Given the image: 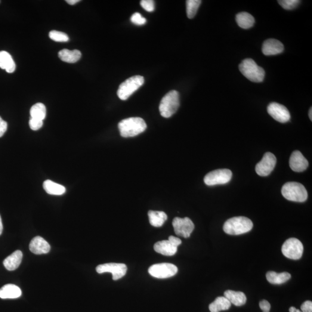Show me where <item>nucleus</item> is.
<instances>
[{"mask_svg": "<svg viewBox=\"0 0 312 312\" xmlns=\"http://www.w3.org/2000/svg\"><path fill=\"white\" fill-rule=\"evenodd\" d=\"M2 230H3V225H2L1 216H0V236H1V234L2 233Z\"/></svg>", "mask_w": 312, "mask_h": 312, "instance_id": "ea45409f", "label": "nucleus"}, {"mask_svg": "<svg viewBox=\"0 0 312 312\" xmlns=\"http://www.w3.org/2000/svg\"><path fill=\"white\" fill-rule=\"evenodd\" d=\"M82 54L78 50L70 51L64 49L58 52V57L64 62L75 63L81 58Z\"/></svg>", "mask_w": 312, "mask_h": 312, "instance_id": "4be33fe9", "label": "nucleus"}, {"mask_svg": "<svg viewBox=\"0 0 312 312\" xmlns=\"http://www.w3.org/2000/svg\"><path fill=\"white\" fill-rule=\"evenodd\" d=\"M202 2L200 0H187L186 1V12L188 18H193L196 16Z\"/></svg>", "mask_w": 312, "mask_h": 312, "instance_id": "c85d7f7f", "label": "nucleus"}, {"mask_svg": "<svg viewBox=\"0 0 312 312\" xmlns=\"http://www.w3.org/2000/svg\"><path fill=\"white\" fill-rule=\"evenodd\" d=\"M151 276L158 279H166L175 275L178 268L170 263H161L153 265L148 270Z\"/></svg>", "mask_w": 312, "mask_h": 312, "instance_id": "9d476101", "label": "nucleus"}, {"mask_svg": "<svg viewBox=\"0 0 312 312\" xmlns=\"http://www.w3.org/2000/svg\"><path fill=\"white\" fill-rule=\"evenodd\" d=\"M312 108H311V109L310 110V112H309V117H310V118L311 121L312 120Z\"/></svg>", "mask_w": 312, "mask_h": 312, "instance_id": "a19ab883", "label": "nucleus"}, {"mask_svg": "<svg viewBox=\"0 0 312 312\" xmlns=\"http://www.w3.org/2000/svg\"><path fill=\"white\" fill-rule=\"evenodd\" d=\"M29 126L31 129L34 131L38 130L43 126V120L35 118H30Z\"/></svg>", "mask_w": 312, "mask_h": 312, "instance_id": "72a5a7b5", "label": "nucleus"}, {"mask_svg": "<svg viewBox=\"0 0 312 312\" xmlns=\"http://www.w3.org/2000/svg\"><path fill=\"white\" fill-rule=\"evenodd\" d=\"M253 227V222L243 216L228 219L223 225V230L227 234L239 236L249 232Z\"/></svg>", "mask_w": 312, "mask_h": 312, "instance_id": "f03ea898", "label": "nucleus"}, {"mask_svg": "<svg viewBox=\"0 0 312 312\" xmlns=\"http://www.w3.org/2000/svg\"><path fill=\"white\" fill-rule=\"evenodd\" d=\"M120 135L124 138L134 137L146 130L147 125L141 117H129L119 123Z\"/></svg>", "mask_w": 312, "mask_h": 312, "instance_id": "f257e3e1", "label": "nucleus"}, {"mask_svg": "<svg viewBox=\"0 0 312 312\" xmlns=\"http://www.w3.org/2000/svg\"><path fill=\"white\" fill-rule=\"evenodd\" d=\"M284 46L282 42L275 39H268L262 45V52L265 55H273L282 54Z\"/></svg>", "mask_w": 312, "mask_h": 312, "instance_id": "dca6fc26", "label": "nucleus"}, {"mask_svg": "<svg viewBox=\"0 0 312 312\" xmlns=\"http://www.w3.org/2000/svg\"><path fill=\"white\" fill-rule=\"evenodd\" d=\"M149 222L153 227H162L167 219V215L162 211H149L148 212Z\"/></svg>", "mask_w": 312, "mask_h": 312, "instance_id": "bb28decb", "label": "nucleus"}, {"mask_svg": "<svg viewBox=\"0 0 312 312\" xmlns=\"http://www.w3.org/2000/svg\"><path fill=\"white\" fill-rule=\"evenodd\" d=\"M282 194L285 199L291 202H303L308 199L305 187L298 182H287L283 185Z\"/></svg>", "mask_w": 312, "mask_h": 312, "instance_id": "20e7f679", "label": "nucleus"}, {"mask_svg": "<svg viewBox=\"0 0 312 312\" xmlns=\"http://www.w3.org/2000/svg\"><path fill=\"white\" fill-rule=\"evenodd\" d=\"M282 252L286 257L292 259H299L304 252V246L298 239H290L285 241L282 247Z\"/></svg>", "mask_w": 312, "mask_h": 312, "instance_id": "0eeeda50", "label": "nucleus"}, {"mask_svg": "<svg viewBox=\"0 0 312 312\" xmlns=\"http://www.w3.org/2000/svg\"><path fill=\"white\" fill-rule=\"evenodd\" d=\"M182 241L178 238L170 236L168 240L159 241L154 245V249L160 254L166 256H174L177 252L178 247Z\"/></svg>", "mask_w": 312, "mask_h": 312, "instance_id": "1a4fd4ad", "label": "nucleus"}, {"mask_svg": "<svg viewBox=\"0 0 312 312\" xmlns=\"http://www.w3.org/2000/svg\"><path fill=\"white\" fill-rule=\"evenodd\" d=\"M276 158L270 152L265 153L262 160L256 166V171L261 177H267L271 174L275 166Z\"/></svg>", "mask_w": 312, "mask_h": 312, "instance_id": "ddd939ff", "label": "nucleus"}, {"mask_svg": "<svg viewBox=\"0 0 312 312\" xmlns=\"http://www.w3.org/2000/svg\"><path fill=\"white\" fill-rule=\"evenodd\" d=\"M79 1V0H67L66 1L68 4L72 5H75Z\"/></svg>", "mask_w": 312, "mask_h": 312, "instance_id": "4c0bfd02", "label": "nucleus"}, {"mask_svg": "<svg viewBox=\"0 0 312 312\" xmlns=\"http://www.w3.org/2000/svg\"><path fill=\"white\" fill-rule=\"evenodd\" d=\"M127 271V265L121 263H107L98 265L96 268V271L98 274H112L113 280L121 279L126 274Z\"/></svg>", "mask_w": 312, "mask_h": 312, "instance_id": "9b49d317", "label": "nucleus"}, {"mask_svg": "<svg viewBox=\"0 0 312 312\" xmlns=\"http://www.w3.org/2000/svg\"><path fill=\"white\" fill-rule=\"evenodd\" d=\"M130 19L132 23L139 26L144 25V24H146L147 21L146 18L142 16L138 12H135V14L132 15Z\"/></svg>", "mask_w": 312, "mask_h": 312, "instance_id": "2f4dec72", "label": "nucleus"}, {"mask_svg": "<svg viewBox=\"0 0 312 312\" xmlns=\"http://www.w3.org/2000/svg\"><path fill=\"white\" fill-rule=\"evenodd\" d=\"M23 253L20 250H17L8 257L4 259L3 262L4 267L8 271H14L19 267L22 260Z\"/></svg>", "mask_w": 312, "mask_h": 312, "instance_id": "a211bd4d", "label": "nucleus"}, {"mask_svg": "<svg viewBox=\"0 0 312 312\" xmlns=\"http://www.w3.org/2000/svg\"><path fill=\"white\" fill-rule=\"evenodd\" d=\"M142 7L147 12H153L154 10V2L153 0H143L140 2Z\"/></svg>", "mask_w": 312, "mask_h": 312, "instance_id": "473e14b6", "label": "nucleus"}, {"mask_svg": "<svg viewBox=\"0 0 312 312\" xmlns=\"http://www.w3.org/2000/svg\"><path fill=\"white\" fill-rule=\"evenodd\" d=\"M144 78L140 75L131 76L119 86L117 96L122 100H126L144 85Z\"/></svg>", "mask_w": 312, "mask_h": 312, "instance_id": "423d86ee", "label": "nucleus"}, {"mask_svg": "<svg viewBox=\"0 0 312 312\" xmlns=\"http://www.w3.org/2000/svg\"><path fill=\"white\" fill-rule=\"evenodd\" d=\"M236 21L240 28L243 29H249L254 25L255 18L248 12H243L238 14L236 16Z\"/></svg>", "mask_w": 312, "mask_h": 312, "instance_id": "b1692460", "label": "nucleus"}, {"mask_svg": "<svg viewBox=\"0 0 312 312\" xmlns=\"http://www.w3.org/2000/svg\"><path fill=\"white\" fill-rule=\"evenodd\" d=\"M259 308L263 312H269L271 310V304L267 300H262L259 303Z\"/></svg>", "mask_w": 312, "mask_h": 312, "instance_id": "f704fd0d", "label": "nucleus"}, {"mask_svg": "<svg viewBox=\"0 0 312 312\" xmlns=\"http://www.w3.org/2000/svg\"><path fill=\"white\" fill-rule=\"evenodd\" d=\"M21 291L16 285L8 284L0 289V298L2 299H15L20 297Z\"/></svg>", "mask_w": 312, "mask_h": 312, "instance_id": "6ab92c4d", "label": "nucleus"}, {"mask_svg": "<svg viewBox=\"0 0 312 312\" xmlns=\"http://www.w3.org/2000/svg\"><path fill=\"white\" fill-rule=\"evenodd\" d=\"M241 73L250 81L256 83L262 82L265 77V71L258 66L251 58H246L239 64Z\"/></svg>", "mask_w": 312, "mask_h": 312, "instance_id": "7ed1b4c3", "label": "nucleus"}, {"mask_svg": "<svg viewBox=\"0 0 312 312\" xmlns=\"http://www.w3.org/2000/svg\"><path fill=\"white\" fill-rule=\"evenodd\" d=\"M291 277V275L286 272L277 274L274 271H270L268 272L266 275L267 280L273 285H281L285 283L290 280Z\"/></svg>", "mask_w": 312, "mask_h": 312, "instance_id": "5701e85b", "label": "nucleus"}, {"mask_svg": "<svg viewBox=\"0 0 312 312\" xmlns=\"http://www.w3.org/2000/svg\"><path fill=\"white\" fill-rule=\"evenodd\" d=\"M290 312H302L300 310H297L295 307H291L289 309Z\"/></svg>", "mask_w": 312, "mask_h": 312, "instance_id": "58836bf2", "label": "nucleus"}, {"mask_svg": "<svg viewBox=\"0 0 312 312\" xmlns=\"http://www.w3.org/2000/svg\"><path fill=\"white\" fill-rule=\"evenodd\" d=\"M8 128L7 123L3 120L0 116V138L2 137L7 131Z\"/></svg>", "mask_w": 312, "mask_h": 312, "instance_id": "e433bc0d", "label": "nucleus"}, {"mask_svg": "<svg viewBox=\"0 0 312 312\" xmlns=\"http://www.w3.org/2000/svg\"><path fill=\"white\" fill-rule=\"evenodd\" d=\"M279 4L286 10H292L298 7L301 1L299 0H280Z\"/></svg>", "mask_w": 312, "mask_h": 312, "instance_id": "7c9ffc66", "label": "nucleus"}, {"mask_svg": "<svg viewBox=\"0 0 312 312\" xmlns=\"http://www.w3.org/2000/svg\"><path fill=\"white\" fill-rule=\"evenodd\" d=\"M224 296L228 301L237 307H240L245 305L247 298L243 292L233 291V290H227L224 292Z\"/></svg>", "mask_w": 312, "mask_h": 312, "instance_id": "412c9836", "label": "nucleus"}, {"mask_svg": "<svg viewBox=\"0 0 312 312\" xmlns=\"http://www.w3.org/2000/svg\"><path fill=\"white\" fill-rule=\"evenodd\" d=\"M289 165L293 171L301 172L305 171L309 165L308 160L306 159L299 151L295 150L290 156Z\"/></svg>", "mask_w": 312, "mask_h": 312, "instance_id": "2eb2a0df", "label": "nucleus"}, {"mask_svg": "<svg viewBox=\"0 0 312 312\" xmlns=\"http://www.w3.org/2000/svg\"><path fill=\"white\" fill-rule=\"evenodd\" d=\"M302 312H312V302L307 301L301 306Z\"/></svg>", "mask_w": 312, "mask_h": 312, "instance_id": "c9c22d12", "label": "nucleus"}, {"mask_svg": "<svg viewBox=\"0 0 312 312\" xmlns=\"http://www.w3.org/2000/svg\"><path fill=\"white\" fill-rule=\"evenodd\" d=\"M232 172L228 169H216L206 174L204 182L208 186L224 184L228 183L232 178Z\"/></svg>", "mask_w": 312, "mask_h": 312, "instance_id": "6e6552de", "label": "nucleus"}, {"mask_svg": "<svg viewBox=\"0 0 312 312\" xmlns=\"http://www.w3.org/2000/svg\"><path fill=\"white\" fill-rule=\"evenodd\" d=\"M31 118L44 120L46 115V109L44 104L37 103L31 108Z\"/></svg>", "mask_w": 312, "mask_h": 312, "instance_id": "cd10ccee", "label": "nucleus"}, {"mask_svg": "<svg viewBox=\"0 0 312 312\" xmlns=\"http://www.w3.org/2000/svg\"><path fill=\"white\" fill-rule=\"evenodd\" d=\"M179 106V92L176 91H170L160 102L159 110L161 115L165 118H169L177 112Z\"/></svg>", "mask_w": 312, "mask_h": 312, "instance_id": "39448f33", "label": "nucleus"}, {"mask_svg": "<svg viewBox=\"0 0 312 312\" xmlns=\"http://www.w3.org/2000/svg\"><path fill=\"white\" fill-rule=\"evenodd\" d=\"M172 225L175 234L185 239L189 238L194 229L193 222L188 218H175L172 221Z\"/></svg>", "mask_w": 312, "mask_h": 312, "instance_id": "f8f14e48", "label": "nucleus"}, {"mask_svg": "<svg viewBox=\"0 0 312 312\" xmlns=\"http://www.w3.org/2000/svg\"><path fill=\"white\" fill-rule=\"evenodd\" d=\"M268 113L276 121L285 123L291 118L288 110L283 105L276 103H271L267 108Z\"/></svg>", "mask_w": 312, "mask_h": 312, "instance_id": "4468645a", "label": "nucleus"}, {"mask_svg": "<svg viewBox=\"0 0 312 312\" xmlns=\"http://www.w3.org/2000/svg\"><path fill=\"white\" fill-rule=\"evenodd\" d=\"M49 37L53 41L58 42H66L69 41V37L66 33L52 30L49 33Z\"/></svg>", "mask_w": 312, "mask_h": 312, "instance_id": "c756f323", "label": "nucleus"}, {"mask_svg": "<svg viewBox=\"0 0 312 312\" xmlns=\"http://www.w3.org/2000/svg\"><path fill=\"white\" fill-rule=\"evenodd\" d=\"M231 306V302L225 296H219L209 306L211 312H219L229 310Z\"/></svg>", "mask_w": 312, "mask_h": 312, "instance_id": "a878e982", "label": "nucleus"}, {"mask_svg": "<svg viewBox=\"0 0 312 312\" xmlns=\"http://www.w3.org/2000/svg\"><path fill=\"white\" fill-rule=\"evenodd\" d=\"M46 192L51 195L61 196L66 193V188L60 184L51 180H46L43 184Z\"/></svg>", "mask_w": 312, "mask_h": 312, "instance_id": "393cba45", "label": "nucleus"}, {"mask_svg": "<svg viewBox=\"0 0 312 312\" xmlns=\"http://www.w3.org/2000/svg\"><path fill=\"white\" fill-rule=\"evenodd\" d=\"M0 68L5 70L8 73H13L16 69V64L7 52H0Z\"/></svg>", "mask_w": 312, "mask_h": 312, "instance_id": "aec40b11", "label": "nucleus"}, {"mask_svg": "<svg viewBox=\"0 0 312 312\" xmlns=\"http://www.w3.org/2000/svg\"><path fill=\"white\" fill-rule=\"evenodd\" d=\"M29 248L36 255L46 254L50 252L51 246L43 238L38 236L31 241Z\"/></svg>", "mask_w": 312, "mask_h": 312, "instance_id": "f3484780", "label": "nucleus"}]
</instances>
